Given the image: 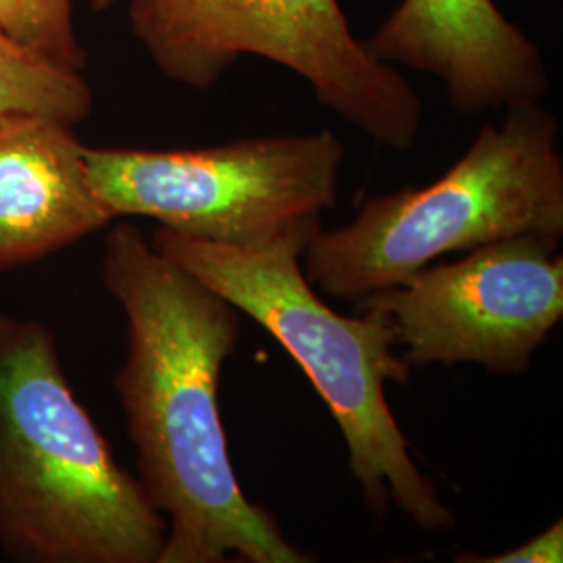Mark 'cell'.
Returning a JSON list of instances; mask_svg holds the SVG:
<instances>
[{"label": "cell", "mask_w": 563, "mask_h": 563, "mask_svg": "<svg viewBox=\"0 0 563 563\" xmlns=\"http://www.w3.org/2000/svg\"><path fill=\"white\" fill-rule=\"evenodd\" d=\"M101 276L128 320L115 393L139 481L167 522L159 563L313 562L242 493L230 462L220 383L241 341V311L155 251L134 223L107 234Z\"/></svg>", "instance_id": "6da1fadb"}, {"label": "cell", "mask_w": 563, "mask_h": 563, "mask_svg": "<svg viewBox=\"0 0 563 563\" xmlns=\"http://www.w3.org/2000/svg\"><path fill=\"white\" fill-rule=\"evenodd\" d=\"M320 228L322 220H313L260 246H232L159 225L148 241L265 328L299 363L341 428L349 470L376 518L397 509L426 532L451 530L455 514L411 457L386 399V386L405 384L411 374L390 318L374 305L342 316L302 274V251Z\"/></svg>", "instance_id": "7a4b0ae2"}, {"label": "cell", "mask_w": 563, "mask_h": 563, "mask_svg": "<svg viewBox=\"0 0 563 563\" xmlns=\"http://www.w3.org/2000/svg\"><path fill=\"white\" fill-rule=\"evenodd\" d=\"M167 522L67 383L53 332L0 341V544L30 563H159Z\"/></svg>", "instance_id": "3957f363"}, {"label": "cell", "mask_w": 563, "mask_h": 563, "mask_svg": "<svg viewBox=\"0 0 563 563\" xmlns=\"http://www.w3.org/2000/svg\"><path fill=\"white\" fill-rule=\"evenodd\" d=\"M558 139L560 121L541 101L507 107L439 180L367 199L351 222L320 228L302 251L305 278L357 305L444 255L530 232L563 239Z\"/></svg>", "instance_id": "277c9868"}, {"label": "cell", "mask_w": 563, "mask_h": 563, "mask_svg": "<svg viewBox=\"0 0 563 563\" xmlns=\"http://www.w3.org/2000/svg\"><path fill=\"white\" fill-rule=\"evenodd\" d=\"M134 38L165 78L209 90L236 60H274L320 104L386 148H413L422 99L357 41L339 0H132Z\"/></svg>", "instance_id": "5b68a950"}, {"label": "cell", "mask_w": 563, "mask_h": 563, "mask_svg": "<svg viewBox=\"0 0 563 563\" xmlns=\"http://www.w3.org/2000/svg\"><path fill=\"white\" fill-rule=\"evenodd\" d=\"M113 220L148 218L192 239L260 246L339 205L344 144L332 130L205 148H84Z\"/></svg>", "instance_id": "8992f818"}, {"label": "cell", "mask_w": 563, "mask_h": 563, "mask_svg": "<svg viewBox=\"0 0 563 563\" xmlns=\"http://www.w3.org/2000/svg\"><path fill=\"white\" fill-rule=\"evenodd\" d=\"M562 236L518 234L432 263L357 305L383 309L411 367L476 363L520 376L563 320Z\"/></svg>", "instance_id": "52a82bcc"}, {"label": "cell", "mask_w": 563, "mask_h": 563, "mask_svg": "<svg viewBox=\"0 0 563 563\" xmlns=\"http://www.w3.org/2000/svg\"><path fill=\"white\" fill-rule=\"evenodd\" d=\"M363 44L376 59L439 78L462 115L541 101L549 90L541 48L493 0H401Z\"/></svg>", "instance_id": "ba28073f"}, {"label": "cell", "mask_w": 563, "mask_h": 563, "mask_svg": "<svg viewBox=\"0 0 563 563\" xmlns=\"http://www.w3.org/2000/svg\"><path fill=\"white\" fill-rule=\"evenodd\" d=\"M65 121L0 118V272L38 262L113 222Z\"/></svg>", "instance_id": "9c48e42d"}, {"label": "cell", "mask_w": 563, "mask_h": 563, "mask_svg": "<svg viewBox=\"0 0 563 563\" xmlns=\"http://www.w3.org/2000/svg\"><path fill=\"white\" fill-rule=\"evenodd\" d=\"M92 101L84 74L25 53L0 27V118L30 113L76 125L90 115Z\"/></svg>", "instance_id": "30bf717a"}, {"label": "cell", "mask_w": 563, "mask_h": 563, "mask_svg": "<svg viewBox=\"0 0 563 563\" xmlns=\"http://www.w3.org/2000/svg\"><path fill=\"white\" fill-rule=\"evenodd\" d=\"M0 27L21 48L55 67L84 74L88 53L74 25V0H0Z\"/></svg>", "instance_id": "8fae6325"}, {"label": "cell", "mask_w": 563, "mask_h": 563, "mask_svg": "<svg viewBox=\"0 0 563 563\" xmlns=\"http://www.w3.org/2000/svg\"><path fill=\"white\" fill-rule=\"evenodd\" d=\"M457 563H562L563 520H555L543 532L528 539L526 543L507 549L495 555H472L463 553L455 558Z\"/></svg>", "instance_id": "7c38bea8"}, {"label": "cell", "mask_w": 563, "mask_h": 563, "mask_svg": "<svg viewBox=\"0 0 563 563\" xmlns=\"http://www.w3.org/2000/svg\"><path fill=\"white\" fill-rule=\"evenodd\" d=\"M15 323H18V320H13V318H9V316H4V313L0 311V341L13 330Z\"/></svg>", "instance_id": "4fadbf2b"}, {"label": "cell", "mask_w": 563, "mask_h": 563, "mask_svg": "<svg viewBox=\"0 0 563 563\" xmlns=\"http://www.w3.org/2000/svg\"><path fill=\"white\" fill-rule=\"evenodd\" d=\"M113 4H115V0H90V7H92V11H97V13H101V11L111 9Z\"/></svg>", "instance_id": "5bb4252c"}]
</instances>
